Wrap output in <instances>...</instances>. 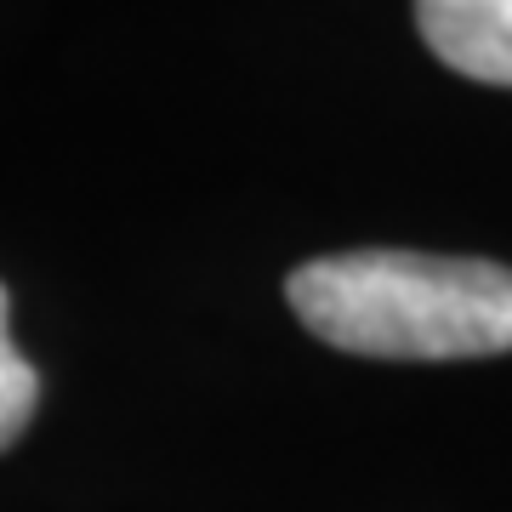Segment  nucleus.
<instances>
[{
    "label": "nucleus",
    "mask_w": 512,
    "mask_h": 512,
    "mask_svg": "<svg viewBox=\"0 0 512 512\" xmlns=\"http://www.w3.org/2000/svg\"><path fill=\"white\" fill-rule=\"evenodd\" d=\"M416 29L456 74L512 86V0H427L416 6Z\"/></svg>",
    "instance_id": "obj_2"
},
{
    "label": "nucleus",
    "mask_w": 512,
    "mask_h": 512,
    "mask_svg": "<svg viewBox=\"0 0 512 512\" xmlns=\"http://www.w3.org/2000/svg\"><path fill=\"white\" fill-rule=\"evenodd\" d=\"M302 325L365 359L512 353V268L433 251H336L285 279Z\"/></svg>",
    "instance_id": "obj_1"
},
{
    "label": "nucleus",
    "mask_w": 512,
    "mask_h": 512,
    "mask_svg": "<svg viewBox=\"0 0 512 512\" xmlns=\"http://www.w3.org/2000/svg\"><path fill=\"white\" fill-rule=\"evenodd\" d=\"M6 313H12V302H6V285H0V450L18 444V433L35 421V404H40V376L12 342Z\"/></svg>",
    "instance_id": "obj_3"
}]
</instances>
